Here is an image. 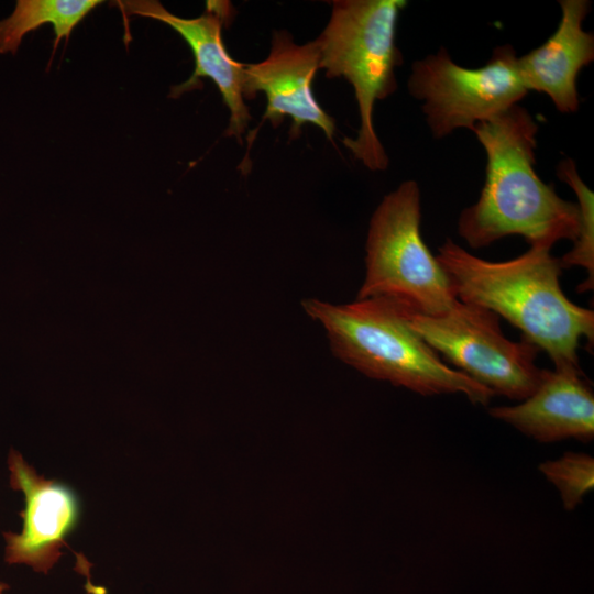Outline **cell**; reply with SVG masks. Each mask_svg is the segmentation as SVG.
Segmentation results:
<instances>
[{
	"label": "cell",
	"mask_w": 594,
	"mask_h": 594,
	"mask_svg": "<svg viewBox=\"0 0 594 594\" xmlns=\"http://www.w3.org/2000/svg\"><path fill=\"white\" fill-rule=\"evenodd\" d=\"M557 176L573 189L581 216L573 248L559 258V263L562 270L573 266L586 270L587 278L576 288L579 293H584L592 290L594 283V194L580 177L572 158H565L558 164Z\"/></svg>",
	"instance_id": "5bb4252c"
},
{
	"label": "cell",
	"mask_w": 594,
	"mask_h": 594,
	"mask_svg": "<svg viewBox=\"0 0 594 594\" xmlns=\"http://www.w3.org/2000/svg\"><path fill=\"white\" fill-rule=\"evenodd\" d=\"M127 15H141L161 21L173 28L189 45L195 70L183 84L174 86L170 97L199 87L202 77L210 78L218 87L224 105L230 111L228 136H234L240 143L251 116L243 97L244 68L233 59L223 45L221 30L232 13L226 1H207L205 12L193 19L174 15L155 0L114 1Z\"/></svg>",
	"instance_id": "9c48e42d"
},
{
	"label": "cell",
	"mask_w": 594,
	"mask_h": 594,
	"mask_svg": "<svg viewBox=\"0 0 594 594\" xmlns=\"http://www.w3.org/2000/svg\"><path fill=\"white\" fill-rule=\"evenodd\" d=\"M406 4L404 0H336L328 24L316 38L327 77H343L354 89L360 128L343 144L373 172L385 170L389 163L374 129L373 111L376 101L397 89L396 68L403 55L396 30Z\"/></svg>",
	"instance_id": "277c9868"
},
{
	"label": "cell",
	"mask_w": 594,
	"mask_h": 594,
	"mask_svg": "<svg viewBox=\"0 0 594 594\" xmlns=\"http://www.w3.org/2000/svg\"><path fill=\"white\" fill-rule=\"evenodd\" d=\"M420 190L403 182L373 212L365 244V277L356 299L386 298L406 310L439 317L458 298L420 232Z\"/></svg>",
	"instance_id": "5b68a950"
},
{
	"label": "cell",
	"mask_w": 594,
	"mask_h": 594,
	"mask_svg": "<svg viewBox=\"0 0 594 594\" xmlns=\"http://www.w3.org/2000/svg\"><path fill=\"white\" fill-rule=\"evenodd\" d=\"M9 590V585L0 580V594H6V592Z\"/></svg>",
	"instance_id": "2e32d148"
},
{
	"label": "cell",
	"mask_w": 594,
	"mask_h": 594,
	"mask_svg": "<svg viewBox=\"0 0 594 594\" xmlns=\"http://www.w3.org/2000/svg\"><path fill=\"white\" fill-rule=\"evenodd\" d=\"M538 128L519 105L473 128L486 153V172L477 201L458 219V233L469 246L480 249L507 235L550 249L559 240H576V202L561 198L535 170Z\"/></svg>",
	"instance_id": "7a4b0ae2"
},
{
	"label": "cell",
	"mask_w": 594,
	"mask_h": 594,
	"mask_svg": "<svg viewBox=\"0 0 594 594\" xmlns=\"http://www.w3.org/2000/svg\"><path fill=\"white\" fill-rule=\"evenodd\" d=\"M550 248L530 245L502 262L475 256L448 238L436 258L459 301L486 308L518 328L522 338L547 352L554 370H581L578 348L594 342V311L562 292V268Z\"/></svg>",
	"instance_id": "6da1fadb"
},
{
	"label": "cell",
	"mask_w": 594,
	"mask_h": 594,
	"mask_svg": "<svg viewBox=\"0 0 594 594\" xmlns=\"http://www.w3.org/2000/svg\"><path fill=\"white\" fill-rule=\"evenodd\" d=\"M320 68L319 46L315 41L298 45L287 31H275L268 56L245 64L243 97L253 99L258 91L266 95L267 106L262 123L270 120L276 128L285 117L293 120L290 136L297 138L305 123L320 128L332 141L336 123L318 103L312 81Z\"/></svg>",
	"instance_id": "30bf717a"
},
{
	"label": "cell",
	"mask_w": 594,
	"mask_h": 594,
	"mask_svg": "<svg viewBox=\"0 0 594 594\" xmlns=\"http://www.w3.org/2000/svg\"><path fill=\"white\" fill-rule=\"evenodd\" d=\"M561 19L553 34L540 46L518 57V69L528 91L546 94L561 113L579 109L576 78L594 59V35L583 29L591 3L561 0Z\"/></svg>",
	"instance_id": "7c38bea8"
},
{
	"label": "cell",
	"mask_w": 594,
	"mask_h": 594,
	"mask_svg": "<svg viewBox=\"0 0 594 594\" xmlns=\"http://www.w3.org/2000/svg\"><path fill=\"white\" fill-rule=\"evenodd\" d=\"M490 415L540 441H591L594 394L582 370H543L536 391L520 404L490 409Z\"/></svg>",
	"instance_id": "8fae6325"
},
{
	"label": "cell",
	"mask_w": 594,
	"mask_h": 594,
	"mask_svg": "<svg viewBox=\"0 0 594 594\" xmlns=\"http://www.w3.org/2000/svg\"><path fill=\"white\" fill-rule=\"evenodd\" d=\"M539 470L560 492L565 509H574L594 486V459L568 452L560 459L540 464Z\"/></svg>",
	"instance_id": "9a60e30c"
},
{
	"label": "cell",
	"mask_w": 594,
	"mask_h": 594,
	"mask_svg": "<svg viewBox=\"0 0 594 594\" xmlns=\"http://www.w3.org/2000/svg\"><path fill=\"white\" fill-rule=\"evenodd\" d=\"M100 3V0H18L12 13L0 21V54H15L29 32L47 23L55 32V51L59 41L67 40L73 29Z\"/></svg>",
	"instance_id": "4fadbf2b"
},
{
	"label": "cell",
	"mask_w": 594,
	"mask_h": 594,
	"mask_svg": "<svg viewBox=\"0 0 594 594\" xmlns=\"http://www.w3.org/2000/svg\"><path fill=\"white\" fill-rule=\"evenodd\" d=\"M8 469L10 486L23 493L25 505L20 513L21 531L3 534L4 561L47 574L78 524L79 499L68 485L40 475L14 449L9 452Z\"/></svg>",
	"instance_id": "ba28073f"
},
{
	"label": "cell",
	"mask_w": 594,
	"mask_h": 594,
	"mask_svg": "<svg viewBox=\"0 0 594 594\" xmlns=\"http://www.w3.org/2000/svg\"><path fill=\"white\" fill-rule=\"evenodd\" d=\"M405 315L432 350L495 395L524 400L538 387L543 375L535 362L539 349L525 339H507L493 311L458 301L439 317L406 309Z\"/></svg>",
	"instance_id": "8992f818"
},
{
	"label": "cell",
	"mask_w": 594,
	"mask_h": 594,
	"mask_svg": "<svg viewBox=\"0 0 594 594\" xmlns=\"http://www.w3.org/2000/svg\"><path fill=\"white\" fill-rule=\"evenodd\" d=\"M408 90L422 102L421 110L433 138L473 128L518 105L528 92L510 44L494 48L479 68L458 65L444 47L416 61Z\"/></svg>",
	"instance_id": "52a82bcc"
},
{
	"label": "cell",
	"mask_w": 594,
	"mask_h": 594,
	"mask_svg": "<svg viewBox=\"0 0 594 594\" xmlns=\"http://www.w3.org/2000/svg\"><path fill=\"white\" fill-rule=\"evenodd\" d=\"M301 307L324 329L333 355L369 377L424 396L460 393L481 405L495 395L446 364L410 327L405 309L389 299L331 304L305 298Z\"/></svg>",
	"instance_id": "3957f363"
}]
</instances>
